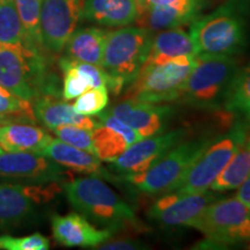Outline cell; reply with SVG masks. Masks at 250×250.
<instances>
[{
    "instance_id": "cell-33",
    "label": "cell",
    "mask_w": 250,
    "mask_h": 250,
    "mask_svg": "<svg viewBox=\"0 0 250 250\" xmlns=\"http://www.w3.org/2000/svg\"><path fill=\"white\" fill-rule=\"evenodd\" d=\"M50 241L41 233H34L22 237L11 235L0 236V249L6 250H48Z\"/></svg>"
},
{
    "instance_id": "cell-17",
    "label": "cell",
    "mask_w": 250,
    "mask_h": 250,
    "mask_svg": "<svg viewBox=\"0 0 250 250\" xmlns=\"http://www.w3.org/2000/svg\"><path fill=\"white\" fill-rule=\"evenodd\" d=\"M51 229L56 241L68 248H98L112 236L111 230L99 229L78 212L55 214L51 219Z\"/></svg>"
},
{
    "instance_id": "cell-9",
    "label": "cell",
    "mask_w": 250,
    "mask_h": 250,
    "mask_svg": "<svg viewBox=\"0 0 250 250\" xmlns=\"http://www.w3.org/2000/svg\"><path fill=\"white\" fill-rule=\"evenodd\" d=\"M190 227L205 236V245L250 246V211L236 197L215 199Z\"/></svg>"
},
{
    "instance_id": "cell-11",
    "label": "cell",
    "mask_w": 250,
    "mask_h": 250,
    "mask_svg": "<svg viewBox=\"0 0 250 250\" xmlns=\"http://www.w3.org/2000/svg\"><path fill=\"white\" fill-rule=\"evenodd\" d=\"M68 173L51 159L34 152L0 153V182L23 184L64 183Z\"/></svg>"
},
{
    "instance_id": "cell-21",
    "label": "cell",
    "mask_w": 250,
    "mask_h": 250,
    "mask_svg": "<svg viewBox=\"0 0 250 250\" xmlns=\"http://www.w3.org/2000/svg\"><path fill=\"white\" fill-rule=\"evenodd\" d=\"M58 65L64 74L62 89L64 101L77 99L90 87H105L108 89L109 78L102 67L73 61L65 56L59 58Z\"/></svg>"
},
{
    "instance_id": "cell-10",
    "label": "cell",
    "mask_w": 250,
    "mask_h": 250,
    "mask_svg": "<svg viewBox=\"0 0 250 250\" xmlns=\"http://www.w3.org/2000/svg\"><path fill=\"white\" fill-rule=\"evenodd\" d=\"M61 190L62 183L0 182V232L29 224L36 218L37 208L55 198Z\"/></svg>"
},
{
    "instance_id": "cell-35",
    "label": "cell",
    "mask_w": 250,
    "mask_h": 250,
    "mask_svg": "<svg viewBox=\"0 0 250 250\" xmlns=\"http://www.w3.org/2000/svg\"><path fill=\"white\" fill-rule=\"evenodd\" d=\"M235 197L243 205H246V208L250 211V174L249 176L240 184V187L237 188V192Z\"/></svg>"
},
{
    "instance_id": "cell-1",
    "label": "cell",
    "mask_w": 250,
    "mask_h": 250,
    "mask_svg": "<svg viewBox=\"0 0 250 250\" xmlns=\"http://www.w3.org/2000/svg\"><path fill=\"white\" fill-rule=\"evenodd\" d=\"M67 202L78 213L111 232L131 229L143 232L145 226L132 206L121 198L102 179L78 177L62 183Z\"/></svg>"
},
{
    "instance_id": "cell-13",
    "label": "cell",
    "mask_w": 250,
    "mask_h": 250,
    "mask_svg": "<svg viewBox=\"0 0 250 250\" xmlns=\"http://www.w3.org/2000/svg\"><path fill=\"white\" fill-rule=\"evenodd\" d=\"M85 0H42L41 35L48 55L64 51L68 39L77 29Z\"/></svg>"
},
{
    "instance_id": "cell-34",
    "label": "cell",
    "mask_w": 250,
    "mask_h": 250,
    "mask_svg": "<svg viewBox=\"0 0 250 250\" xmlns=\"http://www.w3.org/2000/svg\"><path fill=\"white\" fill-rule=\"evenodd\" d=\"M96 249H104V250H140L145 249V247L142 242L137 240L131 239H116V240H107L100 245Z\"/></svg>"
},
{
    "instance_id": "cell-29",
    "label": "cell",
    "mask_w": 250,
    "mask_h": 250,
    "mask_svg": "<svg viewBox=\"0 0 250 250\" xmlns=\"http://www.w3.org/2000/svg\"><path fill=\"white\" fill-rule=\"evenodd\" d=\"M0 44L29 48L13 0H0Z\"/></svg>"
},
{
    "instance_id": "cell-23",
    "label": "cell",
    "mask_w": 250,
    "mask_h": 250,
    "mask_svg": "<svg viewBox=\"0 0 250 250\" xmlns=\"http://www.w3.org/2000/svg\"><path fill=\"white\" fill-rule=\"evenodd\" d=\"M52 137L43 129L24 122L0 124V147L6 152L39 153Z\"/></svg>"
},
{
    "instance_id": "cell-18",
    "label": "cell",
    "mask_w": 250,
    "mask_h": 250,
    "mask_svg": "<svg viewBox=\"0 0 250 250\" xmlns=\"http://www.w3.org/2000/svg\"><path fill=\"white\" fill-rule=\"evenodd\" d=\"M39 154L51 159L58 165L67 168L68 170L87 175V176H95L99 179L110 181L117 183L120 177L111 175L102 166V160L92 153L79 149L68 144L62 142L59 139L51 138V140L39 152Z\"/></svg>"
},
{
    "instance_id": "cell-2",
    "label": "cell",
    "mask_w": 250,
    "mask_h": 250,
    "mask_svg": "<svg viewBox=\"0 0 250 250\" xmlns=\"http://www.w3.org/2000/svg\"><path fill=\"white\" fill-rule=\"evenodd\" d=\"M249 13L247 0H226L211 13L199 14L189 33L198 55L241 54L248 40Z\"/></svg>"
},
{
    "instance_id": "cell-15",
    "label": "cell",
    "mask_w": 250,
    "mask_h": 250,
    "mask_svg": "<svg viewBox=\"0 0 250 250\" xmlns=\"http://www.w3.org/2000/svg\"><path fill=\"white\" fill-rule=\"evenodd\" d=\"M108 111L133 129L142 138L165 132L175 110L162 103H148L124 100Z\"/></svg>"
},
{
    "instance_id": "cell-6",
    "label": "cell",
    "mask_w": 250,
    "mask_h": 250,
    "mask_svg": "<svg viewBox=\"0 0 250 250\" xmlns=\"http://www.w3.org/2000/svg\"><path fill=\"white\" fill-rule=\"evenodd\" d=\"M250 130V121L235 118L230 129L221 136H215L186 175L171 188L181 193L203 192L210 189L227 167L237 149L245 142Z\"/></svg>"
},
{
    "instance_id": "cell-32",
    "label": "cell",
    "mask_w": 250,
    "mask_h": 250,
    "mask_svg": "<svg viewBox=\"0 0 250 250\" xmlns=\"http://www.w3.org/2000/svg\"><path fill=\"white\" fill-rule=\"evenodd\" d=\"M51 131L56 134L57 139L62 142L66 143L73 147L95 154V148H94L92 139V130L83 129V127L76 126V125H62Z\"/></svg>"
},
{
    "instance_id": "cell-28",
    "label": "cell",
    "mask_w": 250,
    "mask_h": 250,
    "mask_svg": "<svg viewBox=\"0 0 250 250\" xmlns=\"http://www.w3.org/2000/svg\"><path fill=\"white\" fill-rule=\"evenodd\" d=\"M23 27L27 44L31 50L48 56L41 35V4L42 0H13Z\"/></svg>"
},
{
    "instance_id": "cell-27",
    "label": "cell",
    "mask_w": 250,
    "mask_h": 250,
    "mask_svg": "<svg viewBox=\"0 0 250 250\" xmlns=\"http://www.w3.org/2000/svg\"><path fill=\"white\" fill-rule=\"evenodd\" d=\"M223 110L250 121V64L236 72L225 96Z\"/></svg>"
},
{
    "instance_id": "cell-24",
    "label": "cell",
    "mask_w": 250,
    "mask_h": 250,
    "mask_svg": "<svg viewBox=\"0 0 250 250\" xmlns=\"http://www.w3.org/2000/svg\"><path fill=\"white\" fill-rule=\"evenodd\" d=\"M191 36L181 27L154 34L149 55L144 65H158L182 56H197Z\"/></svg>"
},
{
    "instance_id": "cell-38",
    "label": "cell",
    "mask_w": 250,
    "mask_h": 250,
    "mask_svg": "<svg viewBox=\"0 0 250 250\" xmlns=\"http://www.w3.org/2000/svg\"><path fill=\"white\" fill-rule=\"evenodd\" d=\"M2 152V149H0V153H1Z\"/></svg>"
},
{
    "instance_id": "cell-16",
    "label": "cell",
    "mask_w": 250,
    "mask_h": 250,
    "mask_svg": "<svg viewBox=\"0 0 250 250\" xmlns=\"http://www.w3.org/2000/svg\"><path fill=\"white\" fill-rule=\"evenodd\" d=\"M99 124L92 130L93 145L100 160L110 162L126 151L132 144L143 139L133 129L108 110L96 115Z\"/></svg>"
},
{
    "instance_id": "cell-7",
    "label": "cell",
    "mask_w": 250,
    "mask_h": 250,
    "mask_svg": "<svg viewBox=\"0 0 250 250\" xmlns=\"http://www.w3.org/2000/svg\"><path fill=\"white\" fill-rule=\"evenodd\" d=\"M214 137L203 136L182 142L174 146L164 158L147 170L136 175H121L120 181L131 189L145 195H164L169 192L195 164Z\"/></svg>"
},
{
    "instance_id": "cell-19",
    "label": "cell",
    "mask_w": 250,
    "mask_h": 250,
    "mask_svg": "<svg viewBox=\"0 0 250 250\" xmlns=\"http://www.w3.org/2000/svg\"><path fill=\"white\" fill-rule=\"evenodd\" d=\"M206 0H175L170 4L159 5L139 13L136 22L155 31L177 28L191 23L201 14Z\"/></svg>"
},
{
    "instance_id": "cell-22",
    "label": "cell",
    "mask_w": 250,
    "mask_h": 250,
    "mask_svg": "<svg viewBox=\"0 0 250 250\" xmlns=\"http://www.w3.org/2000/svg\"><path fill=\"white\" fill-rule=\"evenodd\" d=\"M36 120L49 130L62 125H76L83 129L93 130L99 124L98 118L81 115L74 110L73 105L59 101L57 96H42L33 102Z\"/></svg>"
},
{
    "instance_id": "cell-31",
    "label": "cell",
    "mask_w": 250,
    "mask_h": 250,
    "mask_svg": "<svg viewBox=\"0 0 250 250\" xmlns=\"http://www.w3.org/2000/svg\"><path fill=\"white\" fill-rule=\"evenodd\" d=\"M109 90L105 87H90L79 95L73 103L77 112L86 116H95L104 110L109 103Z\"/></svg>"
},
{
    "instance_id": "cell-14",
    "label": "cell",
    "mask_w": 250,
    "mask_h": 250,
    "mask_svg": "<svg viewBox=\"0 0 250 250\" xmlns=\"http://www.w3.org/2000/svg\"><path fill=\"white\" fill-rule=\"evenodd\" d=\"M215 199L217 192L210 189L196 193L167 192L149 208L147 217L162 226L190 227Z\"/></svg>"
},
{
    "instance_id": "cell-25",
    "label": "cell",
    "mask_w": 250,
    "mask_h": 250,
    "mask_svg": "<svg viewBox=\"0 0 250 250\" xmlns=\"http://www.w3.org/2000/svg\"><path fill=\"white\" fill-rule=\"evenodd\" d=\"M107 31L99 27L76 29L65 45V57L102 67Z\"/></svg>"
},
{
    "instance_id": "cell-37",
    "label": "cell",
    "mask_w": 250,
    "mask_h": 250,
    "mask_svg": "<svg viewBox=\"0 0 250 250\" xmlns=\"http://www.w3.org/2000/svg\"><path fill=\"white\" fill-rule=\"evenodd\" d=\"M2 123H7V122H6L5 120H2V118L0 117V124H2Z\"/></svg>"
},
{
    "instance_id": "cell-8",
    "label": "cell",
    "mask_w": 250,
    "mask_h": 250,
    "mask_svg": "<svg viewBox=\"0 0 250 250\" xmlns=\"http://www.w3.org/2000/svg\"><path fill=\"white\" fill-rule=\"evenodd\" d=\"M197 56H182L164 64L144 65L127 87L124 99L148 103L177 101L195 67Z\"/></svg>"
},
{
    "instance_id": "cell-5",
    "label": "cell",
    "mask_w": 250,
    "mask_h": 250,
    "mask_svg": "<svg viewBox=\"0 0 250 250\" xmlns=\"http://www.w3.org/2000/svg\"><path fill=\"white\" fill-rule=\"evenodd\" d=\"M237 71L234 56L199 54L177 102L203 110L223 109L228 87Z\"/></svg>"
},
{
    "instance_id": "cell-20",
    "label": "cell",
    "mask_w": 250,
    "mask_h": 250,
    "mask_svg": "<svg viewBox=\"0 0 250 250\" xmlns=\"http://www.w3.org/2000/svg\"><path fill=\"white\" fill-rule=\"evenodd\" d=\"M138 15L137 0H85L80 20L103 27L121 28L136 22Z\"/></svg>"
},
{
    "instance_id": "cell-12",
    "label": "cell",
    "mask_w": 250,
    "mask_h": 250,
    "mask_svg": "<svg viewBox=\"0 0 250 250\" xmlns=\"http://www.w3.org/2000/svg\"><path fill=\"white\" fill-rule=\"evenodd\" d=\"M187 136L188 130L179 127L140 139L114 161L108 162L109 167L118 176L143 173L164 158Z\"/></svg>"
},
{
    "instance_id": "cell-36",
    "label": "cell",
    "mask_w": 250,
    "mask_h": 250,
    "mask_svg": "<svg viewBox=\"0 0 250 250\" xmlns=\"http://www.w3.org/2000/svg\"><path fill=\"white\" fill-rule=\"evenodd\" d=\"M173 1H175V0H137V4H138L139 13H142V12L151 7H154V6L170 4Z\"/></svg>"
},
{
    "instance_id": "cell-30",
    "label": "cell",
    "mask_w": 250,
    "mask_h": 250,
    "mask_svg": "<svg viewBox=\"0 0 250 250\" xmlns=\"http://www.w3.org/2000/svg\"><path fill=\"white\" fill-rule=\"evenodd\" d=\"M0 117L6 122L36 123L33 102L15 95L0 85Z\"/></svg>"
},
{
    "instance_id": "cell-4",
    "label": "cell",
    "mask_w": 250,
    "mask_h": 250,
    "mask_svg": "<svg viewBox=\"0 0 250 250\" xmlns=\"http://www.w3.org/2000/svg\"><path fill=\"white\" fill-rule=\"evenodd\" d=\"M154 33L142 26L107 31L102 68L109 78V92L120 95L136 79L148 57Z\"/></svg>"
},
{
    "instance_id": "cell-3",
    "label": "cell",
    "mask_w": 250,
    "mask_h": 250,
    "mask_svg": "<svg viewBox=\"0 0 250 250\" xmlns=\"http://www.w3.org/2000/svg\"><path fill=\"white\" fill-rule=\"evenodd\" d=\"M0 85L30 102L42 96L61 95L48 56L29 48L0 44Z\"/></svg>"
},
{
    "instance_id": "cell-26",
    "label": "cell",
    "mask_w": 250,
    "mask_h": 250,
    "mask_svg": "<svg viewBox=\"0 0 250 250\" xmlns=\"http://www.w3.org/2000/svg\"><path fill=\"white\" fill-rule=\"evenodd\" d=\"M250 174V130L245 142L237 149L223 173L212 183L210 190L215 192H225L235 190Z\"/></svg>"
}]
</instances>
